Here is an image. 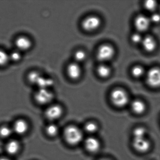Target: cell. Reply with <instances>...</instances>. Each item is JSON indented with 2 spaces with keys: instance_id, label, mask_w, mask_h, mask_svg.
<instances>
[{
  "instance_id": "8",
  "label": "cell",
  "mask_w": 160,
  "mask_h": 160,
  "mask_svg": "<svg viewBox=\"0 0 160 160\" xmlns=\"http://www.w3.org/2000/svg\"><path fill=\"white\" fill-rule=\"evenodd\" d=\"M101 24L100 18L94 16L86 18L82 23L83 29L88 32L93 31L98 29Z\"/></svg>"
},
{
  "instance_id": "27",
  "label": "cell",
  "mask_w": 160,
  "mask_h": 160,
  "mask_svg": "<svg viewBox=\"0 0 160 160\" xmlns=\"http://www.w3.org/2000/svg\"><path fill=\"white\" fill-rule=\"evenodd\" d=\"M75 60L77 62H80L84 61L86 58V54L83 50H78L75 53Z\"/></svg>"
},
{
  "instance_id": "16",
  "label": "cell",
  "mask_w": 160,
  "mask_h": 160,
  "mask_svg": "<svg viewBox=\"0 0 160 160\" xmlns=\"http://www.w3.org/2000/svg\"><path fill=\"white\" fill-rule=\"evenodd\" d=\"M6 151L8 154L11 155L17 154L20 148V143L17 140L12 139L6 144Z\"/></svg>"
},
{
  "instance_id": "21",
  "label": "cell",
  "mask_w": 160,
  "mask_h": 160,
  "mask_svg": "<svg viewBox=\"0 0 160 160\" xmlns=\"http://www.w3.org/2000/svg\"><path fill=\"white\" fill-rule=\"evenodd\" d=\"M13 132L12 128L8 125H2L0 127V137L3 138L10 137Z\"/></svg>"
},
{
  "instance_id": "26",
  "label": "cell",
  "mask_w": 160,
  "mask_h": 160,
  "mask_svg": "<svg viewBox=\"0 0 160 160\" xmlns=\"http://www.w3.org/2000/svg\"><path fill=\"white\" fill-rule=\"evenodd\" d=\"M144 6L148 11L152 12L156 9L157 3L153 0H148L145 2Z\"/></svg>"
},
{
  "instance_id": "1",
  "label": "cell",
  "mask_w": 160,
  "mask_h": 160,
  "mask_svg": "<svg viewBox=\"0 0 160 160\" xmlns=\"http://www.w3.org/2000/svg\"><path fill=\"white\" fill-rule=\"evenodd\" d=\"M83 134L81 130L76 126L70 125L65 128L64 137L66 142L71 145L79 144L83 138Z\"/></svg>"
},
{
  "instance_id": "3",
  "label": "cell",
  "mask_w": 160,
  "mask_h": 160,
  "mask_svg": "<svg viewBox=\"0 0 160 160\" xmlns=\"http://www.w3.org/2000/svg\"><path fill=\"white\" fill-rule=\"evenodd\" d=\"M110 98L113 103L118 107L125 106L129 102V97L123 90L117 88L112 91Z\"/></svg>"
},
{
  "instance_id": "14",
  "label": "cell",
  "mask_w": 160,
  "mask_h": 160,
  "mask_svg": "<svg viewBox=\"0 0 160 160\" xmlns=\"http://www.w3.org/2000/svg\"><path fill=\"white\" fill-rule=\"evenodd\" d=\"M54 80L51 78L42 75L36 84L37 89H51L54 86Z\"/></svg>"
},
{
  "instance_id": "4",
  "label": "cell",
  "mask_w": 160,
  "mask_h": 160,
  "mask_svg": "<svg viewBox=\"0 0 160 160\" xmlns=\"http://www.w3.org/2000/svg\"><path fill=\"white\" fill-rule=\"evenodd\" d=\"M16 49L20 52H26L31 49L33 46L32 40L27 35H21L16 37L14 41Z\"/></svg>"
},
{
  "instance_id": "11",
  "label": "cell",
  "mask_w": 160,
  "mask_h": 160,
  "mask_svg": "<svg viewBox=\"0 0 160 160\" xmlns=\"http://www.w3.org/2000/svg\"><path fill=\"white\" fill-rule=\"evenodd\" d=\"M66 72L70 78L76 80L78 79L81 76V68L77 62H72L67 66Z\"/></svg>"
},
{
  "instance_id": "15",
  "label": "cell",
  "mask_w": 160,
  "mask_h": 160,
  "mask_svg": "<svg viewBox=\"0 0 160 160\" xmlns=\"http://www.w3.org/2000/svg\"><path fill=\"white\" fill-rule=\"evenodd\" d=\"M141 43L144 49L148 52H152L156 47V41L150 36H147L143 38Z\"/></svg>"
},
{
  "instance_id": "12",
  "label": "cell",
  "mask_w": 160,
  "mask_h": 160,
  "mask_svg": "<svg viewBox=\"0 0 160 160\" xmlns=\"http://www.w3.org/2000/svg\"><path fill=\"white\" fill-rule=\"evenodd\" d=\"M12 129L14 132L19 135H22L26 134L28 130V124L25 120L19 119L16 121Z\"/></svg>"
},
{
  "instance_id": "23",
  "label": "cell",
  "mask_w": 160,
  "mask_h": 160,
  "mask_svg": "<svg viewBox=\"0 0 160 160\" xmlns=\"http://www.w3.org/2000/svg\"><path fill=\"white\" fill-rule=\"evenodd\" d=\"M10 61L14 62H19L22 58V52L15 49L9 53Z\"/></svg>"
},
{
  "instance_id": "24",
  "label": "cell",
  "mask_w": 160,
  "mask_h": 160,
  "mask_svg": "<svg viewBox=\"0 0 160 160\" xmlns=\"http://www.w3.org/2000/svg\"><path fill=\"white\" fill-rule=\"evenodd\" d=\"M132 73L133 76L136 78L141 77L145 73V70L140 66H135L132 69Z\"/></svg>"
},
{
  "instance_id": "25",
  "label": "cell",
  "mask_w": 160,
  "mask_h": 160,
  "mask_svg": "<svg viewBox=\"0 0 160 160\" xmlns=\"http://www.w3.org/2000/svg\"><path fill=\"white\" fill-rule=\"evenodd\" d=\"M146 134H147V130L143 127H138L135 129L133 132L134 138H145Z\"/></svg>"
},
{
  "instance_id": "28",
  "label": "cell",
  "mask_w": 160,
  "mask_h": 160,
  "mask_svg": "<svg viewBox=\"0 0 160 160\" xmlns=\"http://www.w3.org/2000/svg\"><path fill=\"white\" fill-rule=\"evenodd\" d=\"M85 130L89 133H94L98 130V126L94 122H90L85 125Z\"/></svg>"
},
{
  "instance_id": "22",
  "label": "cell",
  "mask_w": 160,
  "mask_h": 160,
  "mask_svg": "<svg viewBox=\"0 0 160 160\" xmlns=\"http://www.w3.org/2000/svg\"><path fill=\"white\" fill-rule=\"evenodd\" d=\"M10 62L9 53L0 48V67L6 66Z\"/></svg>"
},
{
  "instance_id": "10",
  "label": "cell",
  "mask_w": 160,
  "mask_h": 160,
  "mask_svg": "<svg viewBox=\"0 0 160 160\" xmlns=\"http://www.w3.org/2000/svg\"><path fill=\"white\" fill-rule=\"evenodd\" d=\"M150 23L149 18L142 15L137 17L135 19V26L139 32L147 30L149 27Z\"/></svg>"
},
{
  "instance_id": "9",
  "label": "cell",
  "mask_w": 160,
  "mask_h": 160,
  "mask_svg": "<svg viewBox=\"0 0 160 160\" xmlns=\"http://www.w3.org/2000/svg\"><path fill=\"white\" fill-rule=\"evenodd\" d=\"M132 145L137 151L141 152L148 151L150 148V143L145 138H134Z\"/></svg>"
},
{
  "instance_id": "17",
  "label": "cell",
  "mask_w": 160,
  "mask_h": 160,
  "mask_svg": "<svg viewBox=\"0 0 160 160\" xmlns=\"http://www.w3.org/2000/svg\"><path fill=\"white\" fill-rule=\"evenodd\" d=\"M43 74L39 71L32 70L28 73L27 75V80L28 82L31 85L36 86L39 79Z\"/></svg>"
},
{
  "instance_id": "7",
  "label": "cell",
  "mask_w": 160,
  "mask_h": 160,
  "mask_svg": "<svg viewBox=\"0 0 160 160\" xmlns=\"http://www.w3.org/2000/svg\"><path fill=\"white\" fill-rule=\"evenodd\" d=\"M115 54L114 48L110 45L104 44L100 47L97 53V58L100 61H107L111 59Z\"/></svg>"
},
{
  "instance_id": "6",
  "label": "cell",
  "mask_w": 160,
  "mask_h": 160,
  "mask_svg": "<svg viewBox=\"0 0 160 160\" xmlns=\"http://www.w3.org/2000/svg\"><path fill=\"white\" fill-rule=\"evenodd\" d=\"M63 114V109L61 106L57 104H51L48 105L45 115L47 118L53 121L59 118Z\"/></svg>"
},
{
  "instance_id": "20",
  "label": "cell",
  "mask_w": 160,
  "mask_h": 160,
  "mask_svg": "<svg viewBox=\"0 0 160 160\" xmlns=\"http://www.w3.org/2000/svg\"><path fill=\"white\" fill-rule=\"evenodd\" d=\"M45 130L47 134L50 137H56L58 133V127L54 123L48 124L46 127Z\"/></svg>"
},
{
  "instance_id": "5",
  "label": "cell",
  "mask_w": 160,
  "mask_h": 160,
  "mask_svg": "<svg viewBox=\"0 0 160 160\" xmlns=\"http://www.w3.org/2000/svg\"><path fill=\"white\" fill-rule=\"evenodd\" d=\"M147 83L150 87L153 88L160 87V69L153 67L150 69L146 75Z\"/></svg>"
},
{
  "instance_id": "31",
  "label": "cell",
  "mask_w": 160,
  "mask_h": 160,
  "mask_svg": "<svg viewBox=\"0 0 160 160\" xmlns=\"http://www.w3.org/2000/svg\"><path fill=\"white\" fill-rule=\"evenodd\" d=\"M0 160H12L10 158L6 157H0Z\"/></svg>"
},
{
  "instance_id": "13",
  "label": "cell",
  "mask_w": 160,
  "mask_h": 160,
  "mask_svg": "<svg viewBox=\"0 0 160 160\" xmlns=\"http://www.w3.org/2000/svg\"><path fill=\"white\" fill-rule=\"evenodd\" d=\"M100 143L99 140L95 138L90 137L85 141L86 148L90 152H96L100 148Z\"/></svg>"
},
{
  "instance_id": "32",
  "label": "cell",
  "mask_w": 160,
  "mask_h": 160,
  "mask_svg": "<svg viewBox=\"0 0 160 160\" xmlns=\"http://www.w3.org/2000/svg\"><path fill=\"white\" fill-rule=\"evenodd\" d=\"M107 160V159H104V160Z\"/></svg>"
},
{
  "instance_id": "30",
  "label": "cell",
  "mask_w": 160,
  "mask_h": 160,
  "mask_svg": "<svg viewBox=\"0 0 160 160\" xmlns=\"http://www.w3.org/2000/svg\"><path fill=\"white\" fill-rule=\"evenodd\" d=\"M151 22L154 23H158L160 22V14L158 13H153L149 18Z\"/></svg>"
},
{
  "instance_id": "19",
  "label": "cell",
  "mask_w": 160,
  "mask_h": 160,
  "mask_svg": "<svg viewBox=\"0 0 160 160\" xmlns=\"http://www.w3.org/2000/svg\"><path fill=\"white\" fill-rule=\"evenodd\" d=\"M97 72L99 76L102 78H106L110 75L111 70L107 65L102 64L97 68Z\"/></svg>"
},
{
  "instance_id": "18",
  "label": "cell",
  "mask_w": 160,
  "mask_h": 160,
  "mask_svg": "<svg viewBox=\"0 0 160 160\" xmlns=\"http://www.w3.org/2000/svg\"><path fill=\"white\" fill-rule=\"evenodd\" d=\"M132 108L135 113L137 114H141L145 112L146 106L144 102L140 100H136L132 102Z\"/></svg>"
},
{
  "instance_id": "29",
  "label": "cell",
  "mask_w": 160,
  "mask_h": 160,
  "mask_svg": "<svg viewBox=\"0 0 160 160\" xmlns=\"http://www.w3.org/2000/svg\"><path fill=\"white\" fill-rule=\"evenodd\" d=\"M131 40L134 43L138 44L142 42L143 38L139 33H135L132 35Z\"/></svg>"
},
{
  "instance_id": "2",
  "label": "cell",
  "mask_w": 160,
  "mask_h": 160,
  "mask_svg": "<svg viewBox=\"0 0 160 160\" xmlns=\"http://www.w3.org/2000/svg\"><path fill=\"white\" fill-rule=\"evenodd\" d=\"M54 92L51 89H37L34 94V99L41 105H49L54 100Z\"/></svg>"
}]
</instances>
